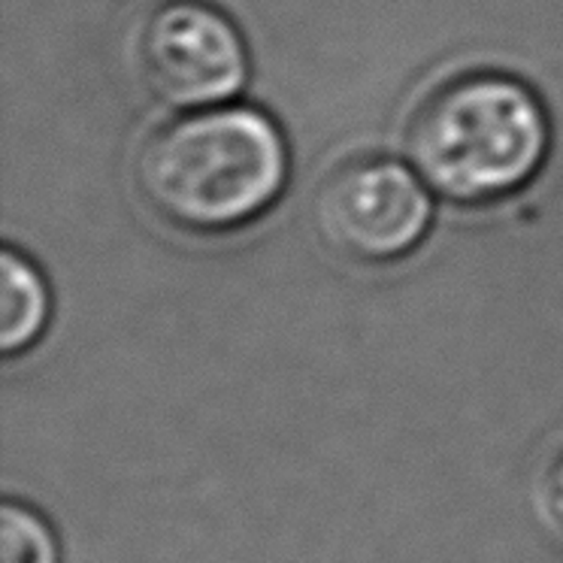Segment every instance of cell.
Wrapping results in <instances>:
<instances>
[{
	"instance_id": "1",
	"label": "cell",
	"mask_w": 563,
	"mask_h": 563,
	"mask_svg": "<svg viewBox=\"0 0 563 563\" xmlns=\"http://www.w3.org/2000/svg\"><path fill=\"white\" fill-rule=\"evenodd\" d=\"M136 188L173 228L221 233L267 212L288 179V146L267 112L209 107L148 136L136 155Z\"/></svg>"
},
{
	"instance_id": "2",
	"label": "cell",
	"mask_w": 563,
	"mask_h": 563,
	"mask_svg": "<svg viewBox=\"0 0 563 563\" xmlns=\"http://www.w3.org/2000/svg\"><path fill=\"white\" fill-rule=\"evenodd\" d=\"M406 155L430 191L482 207L525 188L549 155V115L533 88L503 74L440 86L406 131Z\"/></svg>"
},
{
	"instance_id": "3",
	"label": "cell",
	"mask_w": 563,
	"mask_h": 563,
	"mask_svg": "<svg viewBox=\"0 0 563 563\" xmlns=\"http://www.w3.org/2000/svg\"><path fill=\"white\" fill-rule=\"evenodd\" d=\"M428 185L388 158L340 164L316 195V228L336 255L388 264L409 255L430 228Z\"/></svg>"
},
{
	"instance_id": "4",
	"label": "cell",
	"mask_w": 563,
	"mask_h": 563,
	"mask_svg": "<svg viewBox=\"0 0 563 563\" xmlns=\"http://www.w3.org/2000/svg\"><path fill=\"white\" fill-rule=\"evenodd\" d=\"M148 91L173 110L221 107L245 86L240 31L203 0H170L148 15L136 43Z\"/></svg>"
},
{
	"instance_id": "5",
	"label": "cell",
	"mask_w": 563,
	"mask_h": 563,
	"mask_svg": "<svg viewBox=\"0 0 563 563\" xmlns=\"http://www.w3.org/2000/svg\"><path fill=\"white\" fill-rule=\"evenodd\" d=\"M52 297L40 269L15 249L0 252V349L19 355L37 343L49 321Z\"/></svg>"
},
{
	"instance_id": "6",
	"label": "cell",
	"mask_w": 563,
	"mask_h": 563,
	"mask_svg": "<svg viewBox=\"0 0 563 563\" xmlns=\"http://www.w3.org/2000/svg\"><path fill=\"white\" fill-rule=\"evenodd\" d=\"M0 563H58V542L52 527L22 503L0 509Z\"/></svg>"
},
{
	"instance_id": "7",
	"label": "cell",
	"mask_w": 563,
	"mask_h": 563,
	"mask_svg": "<svg viewBox=\"0 0 563 563\" xmlns=\"http://www.w3.org/2000/svg\"><path fill=\"white\" fill-rule=\"evenodd\" d=\"M539 506L551 525L563 530V452L551 457L539 478Z\"/></svg>"
}]
</instances>
